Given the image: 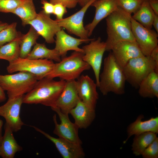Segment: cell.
<instances>
[{"mask_svg": "<svg viewBox=\"0 0 158 158\" xmlns=\"http://www.w3.org/2000/svg\"><path fill=\"white\" fill-rule=\"evenodd\" d=\"M131 18V15L118 6L106 18V51H111L113 47L120 42H135L132 31Z\"/></svg>", "mask_w": 158, "mask_h": 158, "instance_id": "6da1fadb", "label": "cell"}, {"mask_svg": "<svg viewBox=\"0 0 158 158\" xmlns=\"http://www.w3.org/2000/svg\"><path fill=\"white\" fill-rule=\"evenodd\" d=\"M66 81H56L47 77L39 80L30 92L24 95L23 103L40 104L56 107V102L62 92Z\"/></svg>", "mask_w": 158, "mask_h": 158, "instance_id": "7a4b0ae2", "label": "cell"}, {"mask_svg": "<svg viewBox=\"0 0 158 158\" xmlns=\"http://www.w3.org/2000/svg\"><path fill=\"white\" fill-rule=\"evenodd\" d=\"M126 81L123 68L117 63L111 51L104 59L98 87L103 95L110 92L122 95L125 92Z\"/></svg>", "mask_w": 158, "mask_h": 158, "instance_id": "3957f363", "label": "cell"}, {"mask_svg": "<svg viewBox=\"0 0 158 158\" xmlns=\"http://www.w3.org/2000/svg\"><path fill=\"white\" fill-rule=\"evenodd\" d=\"M83 54L74 51L70 56L62 58L60 61L55 63L52 70L46 77L51 79L58 77L66 81L77 79L83 71L91 68L83 61Z\"/></svg>", "mask_w": 158, "mask_h": 158, "instance_id": "277c9868", "label": "cell"}, {"mask_svg": "<svg viewBox=\"0 0 158 158\" xmlns=\"http://www.w3.org/2000/svg\"><path fill=\"white\" fill-rule=\"evenodd\" d=\"M38 80L33 74L19 71L13 74L0 75V85L7 92L8 98L23 95L31 90Z\"/></svg>", "mask_w": 158, "mask_h": 158, "instance_id": "5b68a950", "label": "cell"}, {"mask_svg": "<svg viewBox=\"0 0 158 158\" xmlns=\"http://www.w3.org/2000/svg\"><path fill=\"white\" fill-rule=\"evenodd\" d=\"M123 69L126 81L136 89L150 72L158 73V66L150 56L144 55L130 60Z\"/></svg>", "mask_w": 158, "mask_h": 158, "instance_id": "8992f818", "label": "cell"}, {"mask_svg": "<svg viewBox=\"0 0 158 158\" xmlns=\"http://www.w3.org/2000/svg\"><path fill=\"white\" fill-rule=\"evenodd\" d=\"M54 65L53 61L47 59H30L19 57L9 63L6 70L9 73L19 71L29 72L35 76L39 80L46 77Z\"/></svg>", "mask_w": 158, "mask_h": 158, "instance_id": "52a82bcc", "label": "cell"}, {"mask_svg": "<svg viewBox=\"0 0 158 158\" xmlns=\"http://www.w3.org/2000/svg\"><path fill=\"white\" fill-rule=\"evenodd\" d=\"M106 44L99 37L94 39L88 44L83 47L84 51L83 56V61L91 67L94 72L96 83L98 87L99 78L102 58L106 51Z\"/></svg>", "mask_w": 158, "mask_h": 158, "instance_id": "ba28073f", "label": "cell"}, {"mask_svg": "<svg viewBox=\"0 0 158 158\" xmlns=\"http://www.w3.org/2000/svg\"><path fill=\"white\" fill-rule=\"evenodd\" d=\"M131 29L135 41L143 54L149 56L152 50L158 46V33L142 26L132 18Z\"/></svg>", "mask_w": 158, "mask_h": 158, "instance_id": "9c48e42d", "label": "cell"}, {"mask_svg": "<svg viewBox=\"0 0 158 158\" xmlns=\"http://www.w3.org/2000/svg\"><path fill=\"white\" fill-rule=\"evenodd\" d=\"M51 109L58 115L61 121L60 124L58 123L56 115L54 114L53 117L55 125L54 133L59 137L73 143L81 145L82 142L78 135L79 128L74 123L71 121L69 118L68 114L63 113L57 107Z\"/></svg>", "mask_w": 158, "mask_h": 158, "instance_id": "30bf717a", "label": "cell"}, {"mask_svg": "<svg viewBox=\"0 0 158 158\" xmlns=\"http://www.w3.org/2000/svg\"><path fill=\"white\" fill-rule=\"evenodd\" d=\"M28 25L32 27L48 44L55 42L54 36L62 29L56 20L52 19L50 15L46 13L43 10L37 13L36 17Z\"/></svg>", "mask_w": 158, "mask_h": 158, "instance_id": "8fae6325", "label": "cell"}, {"mask_svg": "<svg viewBox=\"0 0 158 158\" xmlns=\"http://www.w3.org/2000/svg\"><path fill=\"white\" fill-rule=\"evenodd\" d=\"M95 0H90L80 10L69 17L60 20L56 19L60 27L80 38L89 39L87 31L84 26L83 20L87 10Z\"/></svg>", "mask_w": 158, "mask_h": 158, "instance_id": "7c38bea8", "label": "cell"}, {"mask_svg": "<svg viewBox=\"0 0 158 158\" xmlns=\"http://www.w3.org/2000/svg\"><path fill=\"white\" fill-rule=\"evenodd\" d=\"M24 95L13 98H8L5 104L0 106V116L5 118L6 123L13 132L18 131L24 125L20 116Z\"/></svg>", "mask_w": 158, "mask_h": 158, "instance_id": "4fadbf2b", "label": "cell"}, {"mask_svg": "<svg viewBox=\"0 0 158 158\" xmlns=\"http://www.w3.org/2000/svg\"><path fill=\"white\" fill-rule=\"evenodd\" d=\"M79 97L80 100L90 107L95 109L99 95L97 85L88 75H80L76 81Z\"/></svg>", "mask_w": 158, "mask_h": 158, "instance_id": "5bb4252c", "label": "cell"}, {"mask_svg": "<svg viewBox=\"0 0 158 158\" xmlns=\"http://www.w3.org/2000/svg\"><path fill=\"white\" fill-rule=\"evenodd\" d=\"M111 51L122 68L130 60L144 55L136 42L134 41L120 42L113 47Z\"/></svg>", "mask_w": 158, "mask_h": 158, "instance_id": "9a60e30c", "label": "cell"}, {"mask_svg": "<svg viewBox=\"0 0 158 158\" xmlns=\"http://www.w3.org/2000/svg\"><path fill=\"white\" fill-rule=\"evenodd\" d=\"M36 131L44 135L55 145L57 150L63 158H83L85 153L81 147L65 139L59 137L54 138L39 128L31 126Z\"/></svg>", "mask_w": 158, "mask_h": 158, "instance_id": "2e32d148", "label": "cell"}, {"mask_svg": "<svg viewBox=\"0 0 158 158\" xmlns=\"http://www.w3.org/2000/svg\"><path fill=\"white\" fill-rule=\"evenodd\" d=\"M80 99L79 97L75 80L67 81L56 102V107L63 113L69 114Z\"/></svg>", "mask_w": 158, "mask_h": 158, "instance_id": "e0dca14e", "label": "cell"}, {"mask_svg": "<svg viewBox=\"0 0 158 158\" xmlns=\"http://www.w3.org/2000/svg\"><path fill=\"white\" fill-rule=\"evenodd\" d=\"M55 35V46L54 49L62 58L66 56L67 52L70 50L84 53L83 49L79 48V46L94 39H84L75 38L67 34L62 29L58 32Z\"/></svg>", "mask_w": 158, "mask_h": 158, "instance_id": "ac0fdd59", "label": "cell"}, {"mask_svg": "<svg viewBox=\"0 0 158 158\" xmlns=\"http://www.w3.org/2000/svg\"><path fill=\"white\" fill-rule=\"evenodd\" d=\"M91 6L95 9V13L92 21L85 26L89 37L92 34L98 24L118 8L116 0H96Z\"/></svg>", "mask_w": 158, "mask_h": 158, "instance_id": "d6986e66", "label": "cell"}, {"mask_svg": "<svg viewBox=\"0 0 158 158\" xmlns=\"http://www.w3.org/2000/svg\"><path fill=\"white\" fill-rule=\"evenodd\" d=\"M69 114L74 118V123L80 129H86L88 127L96 116L95 109L90 107L80 99L71 110Z\"/></svg>", "mask_w": 158, "mask_h": 158, "instance_id": "ffe728a7", "label": "cell"}, {"mask_svg": "<svg viewBox=\"0 0 158 158\" xmlns=\"http://www.w3.org/2000/svg\"><path fill=\"white\" fill-rule=\"evenodd\" d=\"M143 115H140L136 120L128 126L127 131L128 137L124 143L133 135H137L147 132L158 133V117H152L148 120L142 121Z\"/></svg>", "mask_w": 158, "mask_h": 158, "instance_id": "44dd1931", "label": "cell"}, {"mask_svg": "<svg viewBox=\"0 0 158 158\" xmlns=\"http://www.w3.org/2000/svg\"><path fill=\"white\" fill-rule=\"evenodd\" d=\"M13 131L6 123L4 133L0 148V156L3 158H13L16 153L23 150L14 137Z\"/></svg>", "mask_w": 158, "mask_h": 158, "instance_id": "7402d4cb", "label": "cell"}, {"mask_svg": "<svg viewBox=\"0 0 158 158\" xmlns=\"http://www.w3.org/2000/svg\"><path fill=\"white\" fill-rule=\"evenodd\" d=\"M138 93L143 98H158V73L154 71L141 82L138 87Z\"/></svg>", "mask_w": 158, "mask_h": 158, "instance_id": "603a6c76", "label": "cell"}, {"mask_svg": "<svg viewBox=\"0 0 158 158\" xmlns=\"http://www.w3.org/2000/svg\"><path fill=\"white\" fill-rule=\"evenodd\" d=\"M23 35L21 32L14 40L0 47V59L10 63L19 57L20 45Z\"/></svg>", "mask_w": 158, "mask_h": 158, "instance_id": "cb8c5ba5", "label": "cell"}, {"mask_svg": "<svg viewBox=\"0 0 158 158\" xmlns=\"http://www.w3.org/2000/svg\"><path fill=\"white\" fill-rule=\"evenodd\" d=\"M30 59H47L57 62L61 60V56L54 49L48 48L44 44L36 43L27 58Z\"/></svg>", "mask_w": 158, "mask_h": 158, "instance_id": "d4e9b609", "label": "cell"}, {"mask_svg": "<svg viewBox=\"0 0 158 158\" xmlns=\"http://www.w3.org/2000/svg\"><path fill=\"white\" fill-rule=\"evenodd\" d=\"M155 14L148 1L144 0L139 8L132 16V18L145 27L151 29Z\"/></svg>", "mask_w": 158, "mask_h": 158, "instance_id": "484cf974", "label": "cell"}, {"mask_svg": "<svg viewBox=\"0 0 158 158\" xmlns=\"http://www.w3.org/2000/svg\"><path fill=\"white\" fill-rule=\"evenodd\" d=\"M13 13L20 17L22 25L24 26L35 19L37 14L33 0H24L14 10Z\"/></svg>", "mask_w": 158, "mask_h": 158, "instance_id": "4316f807", "label": "cell"}, {"mask_svg": "<svg viewBox=\"0 0 158 158\" xmlns=\"http://www.w3.org/2000/svg\"><path fill=\"white\" fill-rule=\"evenodd\" d=\"M157 134L147 132L135 135L132 145V150L135 156L141 155L145 149L157 137Z\"/></svg>", "mask_w": 158, "mask_h": 158, "instance_id": "83f0119b", "label": "cell"}, {"mask_svg": "<svg viewBox=\"0 0 158 158\" xmlns=\"http://www.w3.org/2000/svg\"><path fill=\"white\" fill-rule=\"evenodd\" d=\"M40 35L31 26L28 32L23 34L20 45L19 57L22 58L27 57L31 51L32 48L37 43Z\"/></svg>", "mask_w": 158, "mask_h": 158, "instance_id": "f1b7e54d", "label": "cell"}, {"mask_svg": "<svg viewBox=\"0 0 158 158\" xmlns=\"http://www.w3.org/2000/svg\"><path fill=\"white\" fill-rule=\"evenodd\" d=\"M17 23L13 22L8 25L0 32V47L9 42L16 38L20 32L17 31Z\"/></svg>", "mask_w": 158, "mask_h": 158, "instance_id": "f546056e", "label": "cell"}, {"mask_svg": "<svg viewBox=\"0 0 158 158\" xmlns=\"http://www.w3.org/2000/svg\"><path fill=\"white\" fill-rule=\"evenodd\" d=\"M118 6L131 15L139 8L144 0H116Z\"/></svg>", "mask_w": 158, "mask_h": 158, "instance_id": "4dcf8cb0", "label": "cell"}, {"mask_svg": "<svg viewBox=\"0 0 158 158\" xmlns=\"http://www.w3.org/2000/svg\"><path fill=\"white\" fill-rule=\"evenodd\" d=\"M24 0H0V12L13 13Z\"/></svg>", "mask_w": 158, "mask_h": 158, "instance_id": "1f68e13d", "label": "cell"}, {"mask_svg": "<svg viewBox=\"0 0 158 158\" xmlns=\"http://www.w3.org/2000/svg\"><path fill=\"white\" fill-rule=\"evenodd\" d=\"M141 155L143 158H158L157 137L145 149Z\"/></svg>", "mask_w": 158, "mask_h": 158, "instance_id": "d6a6232c", "label": "cell"}, {"mask_svg": "<svg viewBox=\"0 0 158 158\" xmlns=\"http://www.w3.org/2000/svg\"><path fill=\"white\" fill-rule=\"evenodd\" d=\"M66 8L60 4L54 5L53 13L56 17V20H60L63 18L64 14L67 12Z\"/></svg>", "mask_w": 158, "mask_h": 158, "instance_id": "836d02e7", "label": "cell"}, {"mask_svg": "<svg viewBox=\"0 0 158 158\" xmlns=\"http://www.w3.org/2000/svg\"><path fill=\"white\" fill-rule=\"evenodd\" d=\"M79 0H50V2L54 5L60 4L66 8H73L78 4Z\"/></svg>", "mask_w": 158, "mask_h": 158, "instance_id": "e575fe53", "label": "cell"}, {"mask_svg": "<svg viewBox=\"0 0 158 158\" xmlns=\"http://www.w3.org/2000/svg\"><path fill=\"white\" fill-rule=\"evenodd\" d=\"M41 3L42 4V8L44 13L49 15L53 13L54 4L48 2L46 0H41Z\"/></svg>", "mask_w": 158, "mask_h": 158, "instance_id": "d590c367", "label": "cell"}, {"mask_svg": "<svg viewBox=\"0 0 158 158\" xmlns=\"http://www.w3.org/2000/svg\"><path fill=\"white\" fill-rule=\"evenodd\" d=\"M150 56L158 66V45L152 50Z\"/></svg>", "mask_w": 158, "mask_h": 158, "instance_id": "8d00e7d4", "label": "cell"}, {"mask_svg": "<svg viewBox=\"0 0 158 158\" xmlns=\"http://www.w3.org/2000/svg\"><path fill=\"white\" fill-rule=\"evenodd\" d=\"M148 1L151 8L155 14L158 15V0H152Z\"/></svg>", "mask_w": 158, "mask_h": 158, "instance_id": "74e56055", "label": "cell"}, {"mask_svg": "<svg viewBox=\"0 0 158 158\" xmlns=\"http://www.w3.org/2000/svg\"><path fill=\"white\" fill-rule=\"evenodd\" d=\"M152 26L158 33V15L155 14L152 23Z\"/></svg>", "mask_w": 158, "mask_h": 158, "instance_id": "f35d334b", "label": "cell"}, {"mask_svg": "<svg viewBox=\"0 0 158 158\" xmlns=\"http://www.w3.org/2000/svg\"><path fill=\"white\" fill-rule=\"evenodd\" d=\"M6 99L4 91L0 85V102L4 101Z\"/></svg>", "mask_w": 158, "mask_h": 158, "instance_id": "ab89813d", "label": "cell"}, {"mask_svg": "<svg viewBox=\"0 0 158 158\" xmlns=\"http://www.w3.org/2000/svg\"><path fill=\"white\" fill-rule=\"evenodd\" d=\"M3 124V121L0 119V148L1 146L2 139L3 136L2 135V128Z\"/></svg>", "mask_w": 158, "mask_h": 158, "instance_id": "60d3db41", "label": "cell"}, {"mask_svg": "<svg viewBox=\"0 0 158 158\" xmlns=\"http://www.w3.org/2000/svg\"><path fill=\"white\" fill-rule=\"evenodd\" d=\"M8 24L6 23L0 21V32L5 28Z\"/></svg>", "mask_w": 158, "mask_h": 158, "instance_id": "b9f144b4", "label": "cell"}, {"mask_svg": "<svg viewBox=\"0 0 158 158\" xmlns=\"http://www.w3.org/2000/svg\"><path fill=\"white\" fill-rule=\"evenodd\" d=\"M90 0H79L78 4L82 7L84 6Z\"/></svg>", "mask_w": 158, "mask_h": 158, "instance_id": "7bdbcfd3", "label": "cell"}, {"mask_svg": "<svg viewBox=\"0 0 158 158\" xmlns=\"http://www.w3.org/2000/svg\"><path fill=\"white\" fill-rule=\"evenodd\" d=\"M146 0V1H149L152 0Z\"/></svg>", "mask_w": 158, "mask_h": 158, "instance_id": "ee69618b", "label": "cell"}]
</instances>
